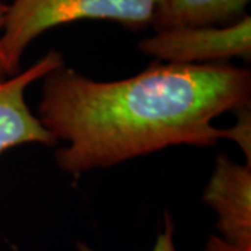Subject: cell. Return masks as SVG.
<instances>
[{
	"label": "cell",
	"instance_id": "cell-1",
	"mask_svg": "<svg viewBox=\"0 0 251 251\" xmlns=\"http://www.w3.org/2000/svg\"><path fill=\"white\" fill-rule=\"evenodd\" d=\"M38 117L67 145L54 159L78 176L173 145L225 140L216 117L250 105L251 73L229 63L152 62L137 75L97 81L62 66L44 78Z\"/></svg>",
	"mask_w": 251,
	"mask_h": 251
},
{
	"label": "cell",
	"instance_id": "cell-2",
	"mask_svg": "<svg viewBox=\"0 0 251 251\" xmlns=\"http://www.w3.org/2000/svg\"><path fill=\"white\" fill-rule=\"evenodd\" d=\"M155 0H13L7 4L0 35V52L7 77L21 72V57L28 45L53 27L77 20L115 21L130 29L152 23Z\"/></svg>",
	"mask_w": 251,
	"mask_h": 251
},
{
	"label": "cell",
	"instance_id": "cell-3",
	"mask_svg": "<svg viewBox=\"0 0 251 251\" xmlns=\"http://www.w3.org/2000/svg\"><path fill=\"white\" fill-rule=\"evenodd\" d=\"M138 49L173 64H211L232 57L251 59V17L225 27L177 28L140 41Z\"/></svg>",
	"mask_w": 251,
	"mask_h": 251
},
{
	"label": "cell",
	"instance_id": "cell-4",
	"mask_svg": "<svg viewBox=\"0 0 251 251\" xmlns=\"http://www.w3.org/2000/svg\"><path fill=\"white\" fill-rule=\"evenodd\" d=\"M202 201L216 214L219 237L251 249V165L219 153L206 183Z\"/></svg>",
	"mask_w": 251,
	"mask_h": 251
},
{
	"label": "cell",
	"instance_id": "cell-5",
	"mask_svg": "<svg viewBox=\"0 0 251 251\" xmlns=\"http://www.w3.org/2000/svg\"><path fill=\"white\" fill-rule=\"evenodd\" d=\"M64 66L60 52L49 50L27 70L0 81V155L24 144L54 147L57 140L28 106L25 91L35 81Z\"/></svg>",
	"mask_w": 251,
	"mask_h": 251
},
{
	"label": "cell",
	"instance_id": "cell-6",
	"mask_svg": "<svg viewBox=\"0 0 251 251\" xmlns=\"http://www.w3.org/2000/svg\"><path fill=\"white\" fill-rule=\"evenodd\" d=\"M250 0H155L151 27L156 32L177 28L225 27L246 16Z\"/></svg>",
	"mask_w": 251,
	"mask_h": 251
},
{
	"label": "cell",
	"instance_id": "cell-7",
	"mask_svg": "<svg viewBox=\"0 0 251 251\" xmlns=\"http://www.w3.org/2000/svg\"><path fill=\"white\" fill-rule=\"evenodd\" d=\"M236 123L225 128V140L236 143L246 156V163L251 165V109L250 105L234 110Z\"/></svg>",
	"mask_w": 251,
	"mask_h": 251
},
{
	"label": "cell",
	"instance_id": "cell-8",
	"mask_svg": "<svg viewBox=\"0 0 251 251\" xmlns=\"http://www.w3.org/2000/svg\"><path fill=\"white\" fill-rule=\"evenodd\" d=\"M78 251H97L85 246L84 243H77ZM151 251H177L176 243H175V221L172 218L171 212L166 211L163 214V227L156 237V242L153 244Z\"/></svg>",
	"mask_w": 251,
	"mask_h": 251
},
{
	"label": "cell",
	"instance_id": "cell-9",
	"mask_svg": "<svg viewBox=\"0 0 251 251\" xmlns=\"http://www.w3.org/2000/svg\"><path fill=\"white\" fill-rule=\"evenodd\" d=\"M202 251H251V249L237 247V246H233V244H230V243L225 242L224 239H221L219 236L212 234V236H209V239L206 240Z\"/></svg>",
	"mask_w": 251,
	"mask_h": 251
},
{
	"label": "cell",
	"instance_id": "cell-10",
	"mask_svg": "<svg viewBox=\"0 0 251 251\" xmlns=\"http://www.w3.org/2000/svg\"><path fill=\"white\" fill-rule=\"evenodd\" d=\"M6 13H7V4L0 0V35H1L3 25H4ZM4 78H7V74H6V70H4V64H3V59H1V52H0V81H3Z\"/></svg>",
	"mask_w": 251,
	"mask_h": 251
},
{
	"label": "cell",
	"instance_id": "cell-11",
	"mask_svg": "<svg viewBox=\"0 0 251 251\" xmlns=\"http://www.w3.org/2000/svg\"><path fill=\"white\" fill-rule=\"evenodd\" d=\"M1 1H3V0H1Z\"/></svg>",
	"mask_w": 251,
	"mask_h": 251
}]
</instances>
